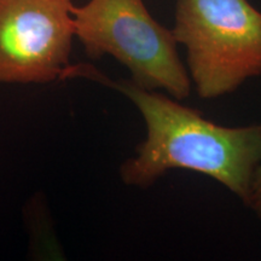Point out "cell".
Masks as SVG:
<instances>
[{"label":"cell","mask_w":261,"mask_h":261,"mask_svg":"<svg viewBox=\"0 0 261 261\" xmlns=\"http://www.w3.org/2000/svg\"><path fill=\"white\" fill-rule=\"evenodd\" d=\"M246 207L253 212L261 223V162L253 174Z\"/></svg>","instance_id":"5"},{"label":"cell","mask_w":261,"mask_h":261,"mask_svg":"<svg viewBox=\"0 0 261 261\" xmlns=\"http://www.w3.org/2000/svg\"><path fill=\"white\" fill-rule=\"evenodd\" d=\"M73 16L75 37L90 58H115L144 90H162L178 100L190 96L192 84L172 29L159 23L143 0H89L74 6Z\"/></svg>","instance_id":"3"},{"label":"cell","mask_w":261,"mask_h":261,"mask_svg":"<svg viewBox=\"0 0 261 261\" xmlns=\"http://www.w3.org/2000/svg\"><path fill=\"white\" fill-rule=\"evenodd\" d=\"M84 70V79L128 98L144 120L145 139L137 145L136 155L120 166L123 184L145 190L169 171H191L218 181L246 205L261 162V122L219 125L181 100L142 89L129 79L113 80L90 64Z\"/></svg>","instance_id":"1"},{"label":"cell","mask_w":261,"mask_h":261,"mask_svg":"<svg viewBox=\"0 0 261 261\" xmlns=\"http://www.w3.org/2000/svg\"><path fill=\"white\" fill-rule=\"evenodd\" d=\"M71 0H0V85L63 81L75 37Z\"/></svg>","instance_id":"4"},{"label":"cell","mask_w":261,"mask_h":261,"mask_svg":"<svg viewBox=\"0 0 261 261\" xmlns=\"http://www.w3.org/2000/svg\"><path fill=\"white\" fill-rule=\"evenodd\" d=\"M173 35L203 99H217L261 76V11L249 0H177Z\"/></svg>","instance_id":"2"}]
</instances>
